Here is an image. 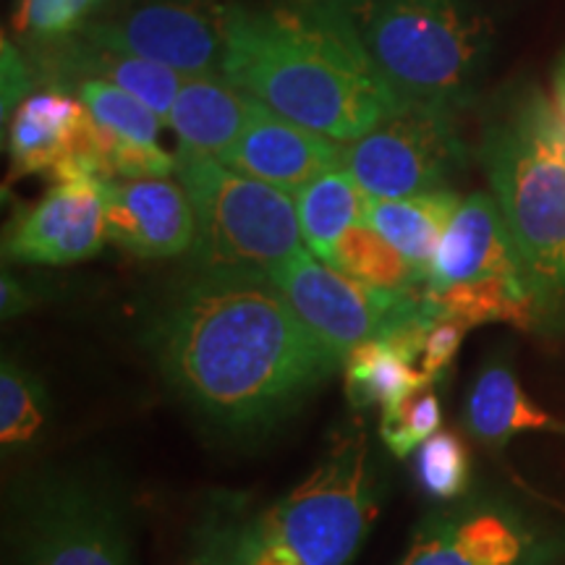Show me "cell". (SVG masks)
<instances>
[{"instance_id":"obj_1","label":"cell","mask_w":565,"mask_h":565,"mask_svg":"<svg viewBox=\"0 0 565 565\" xmlns=\"http://www.w3.org/2000/svg\"><path fill=\"white\" fill-rule=\"evenodd\" d=\"M145 345L183 404L228 433L273 427L343 364L252 267L183 275L147 320Z\"/></svg>"},{"instance_id":"obj_2","label":"cell","mask_w":565,"mask_h":565,"mask_svg":"<svg viewBox=\"0 0 565 565\" xmlns=\"http://www.w3.org/2000/svg\"><path fill=\"white\" fill-rule=\"evenodd\" d=\"M225 13L223 76L280 116L338 141L374 129L404 100L366 55L338 3Z\"/></svg>"},{"instance_id":"obj_3","label":"cell","mask_w":565,"mask_h":565,"mask_svg":"<svg viewBox=\"0 0 565 565\" xmlns=\"http://www.w3.org/2000/svg\"><path fill=\"white\" fill-rule=\"evenodd\" d=\"M484 166L542 315L565 307V124L532 92L490 126Z\"/></svg>"},{"instance_id":"obj_4","label":"cell","mask_w":565,"mask_h":565,"mask_svg":"<svg viewBox=\"0 0 565 565\" xmlns=\"http://www.w3.org/2000/svg\"><path fill=\"white\" fill-rule=\"evenodd\" d=\"M353 30L404 103L454 110L469 100L487 53V26L458 0H351Z\"/></svg>"},{"instance_id":"obj_5","label":"cell","mask_w":565,"mask_h":565,"mask_svg":"<svg viewBox=\"0 0 565 565\" xmlns=\"http://www.w3.org/2000/svg\"><path fill=\"white\" fill-rule=\"evenodd\" d=\"M11 565H137L124 494L95 471H47L13 494Z\"/></svg>"},{"instance_id":"obj_6","label":"cell","mask_w":565,"mask_h":565,"mask_svg":"<svg viewBox=\"0 0 565 565\" xmlns=\"http://www.w3.org/2000/svg\"><path fill=\"white\" fill-rule=\"evenodd\" d=\"M175 173L194 210L196 267L270 270L301 252L294 194L200 152L175 154Z\"/></svg>"},{"instance_id":"obj_7","label":"cell","mask_w":565,"mask_h":565,"mask_svg":"<svg viewBox=\"0 0 565 565\" xmlns=\"http://www.w3.org/2000/svg\"><path fill=\"white\" fill-rule=\"evenodd\" d=\"M383 484L364 433L343 435L317 469L263 511L303 565H353L380 513Z\"/></svg>"},{"instance_id":"obj_8","label":"cell","mask_w":565,"mask_h":565,"mask_svg":"<svg viewBox=\"0 0 565 565\" xmlns=\"http://www.w3.org/2000/svg\"><path fill=\"white\" fill-rule=\"evenodd\" d=\"M307 330L338 359L353 345L370 341L414 320H433L424 307V288L380 291L349 278L309 249L267 270Z\"/></svg>"},{"instance_id":"obj_9","label":"cell","mask_w":565,"mask_h":565,"mask_svg":"<svg viewBox=\"0 0 565 565\" xmlns=\"http://www.w3.org/2000/svg\"><path fill=\"white\" fill-rule=\"evenodd\" d=\"M461 166L454 110L440 105L404 103L364 137L343 145V168L377 200L440 192Z\"/></svg>"},{"instance_id":"obj_10","label":"cell","mask_w":565,"mask_h":565,"mask_svg":"<svg viewBox=\"0 0 565 565\" xmlns=\"http://www.w3.org/2000/svg\"><path fill=\"white\" fill-rule=\"evenodd\" d=\"M565 529L547 526L513 503L479 498L435 511L416 526L398 565H561Z\"/></svg>"},{"instance_id":"obj_11","label":"cell","mask_w":565,"mask_h":565,"mask_svg":"<svg viewBox=\"0 0 565 565\" xmlns=\"http://www.w3.org/2000/svg\"><path fill=\"white\" fill-rule=\"evenodd\" d=\"M225 13L221 0H145L89 26V45L137 55L183 76L223 74Z\"/></svg>"},{"instance_id":"obj_12","label":"cell","mask_w":565,"mask_h":565,"mask_svg":"<svg viewBox=\"0 0 565 565\" xmlns=\"http://www.w3.org/2000/svg\"><path fill=\"white\" fill-rule=\"evenodd\" d=\"M108 242L103 179H58L47 194L13 215L3 236V257L21 265L63 267L92 259Z\"/></svg>"},{"instance_id":"obj_13","label":"cell","mask_w":565,"mask_h":565,"mask_svg":"<svg viewBox=\"0 0 565 565\" xmlns=\"http://www.w3.org/2000/svg\"><path fill=\"white\" fill-rule=\"evenodd\" d=\"M9 150L17 175L103 179L95 152V118L82 100L63 92H38L13 108Z\"/></svg>"},{"instance_id":"obj_14","label":"cell","mask_w":565,"mask_h":565,"mask_svg":"<svg viewBox=\"0 0 565 565\" xmlns=\"http://www.w3.org/2000/svg\"><path fill=\"white\" fill-rule=\"evenodd\" d=\"M343 145L345 141L307 129L252 97L244 129L223 162L296 194L324 171L343 168Z\"/></svg>"},{"instance_id":"obj_15","label":"cell","mask_w":565,"mask_h":565,"mask_svg":"<svg viewBox=\"0 0 565 565\" xmlns=\"http://www.w3.org/2000/svg\"><path fill=\"white\" fill-rule=\"evenodd\" d=\"M108 242L141 259H166L194 246V210L171 179H105Z\"/></svg>"},{"instance_id":"obj_16","label":"cell","mask_w":565,"mask_h":565,"mask_svg":"<svg viewBox=\"0 0 565 565\" xmlns=\"http://www.w3.org/2000/svg\"><path fill=\"white\" fill-rule=\"evenodd\" d=\"M482 278L529 282L524 259L503 212L492 196L479 192L466 196L456 207L424 286L443 288L450 282Z\"/></svg>"},{"instance_id":"obj_17","label":"cell","mask_w":565,"mask_h":565,"mask_svg":"<svg viewBox=\"0 0 565 565\" xmlns=\"http://www.w3.org/2000/svg\"><path fill=\"white\" fill-rule=\"evenodd\" d=\"M249 100V92L238 89L223 74L186 76L166 126L179 137V150L223 160L244 129Z\"/></svg>"},{"instance_id":"obj_18","label":"cell","mask_w":565,"mask_h":565,"mask_svg":"<svg viewBox=\"0 0 565 565\" xmlns=\"http://www.w3.org/2000/svg\"><path fill=\"white\" fill-rule=\"evenodd\" d=\"M466 429L487 448H503L521 433L565 435V422L555 419L529 401L505 359H490L479 370L463 412Z\"/></svg>"},{"instance_id":"obj_19","label":"cell","mask_w":565,"mask_h":565,"mask_svg":"<svg viewBox=\"0 0 565 565\" xmlns=\"http://www.w3.org/2000/svg\"><path fill=\"white\" fill-rule=\"evenodd\" d=\"M458 204L461 200L450 189L398 196V200L370 196L366 223L377 233H383L387 242L414 265L422 282H427L445 228H448Z\"/></svg>"},{"instance_id":"obj_20","label":"cell","mask_w":565,"mask_h":565,"mask_svg":"<svg viewBox=\"0 0 565 565\" xmlns=\"http://www.w3.org/2000/svg\"><path fill=\"white\" fill-rule=\"evenodd\" d=\"M424 307L433 320L463 322L466 328H477L487 322H508L521 330H536L545 322L540 301L529 282L505 278L461 280L450 286H424Z\"/></svg>"},{"instance_id":"obj_21","label":"cell","mask_w":565,"mask_h":565,"mask_svg":"<svg viewBox=\"0 0 565 565\" xmlns=\"http://www.w3.org/2000/svg\"><path fill=\"white\" fill-rule=\"evenodd\" d=\"M345 366V395L356 408L377 406L380 414L395 412L427 391L435 383L422 366L408 359L391 343L387 335L370 338L353 345L343 359Z\"/></svg>"},{"instance_id":"obj_22","label":"cell","mask_w":565,"mask_h":565,"mask_svg":"<svg viewBox=\"0 0 565 565\" xmlns=\"http://www.w3.org/2000/svg\"><path fill=\"white\" fill-rule=\"evenodd\" d=\"M294 200L307 249L320 259L330 257L345 231L366 223V207H370V194L345 168L317 175L294 194Z\"/></svg>"},{"instance_id":"obj_23","label":"cell","mask_w":565,"mask_h":565,"mask_svg":"<svg viewBox=\"0 0 565 565\" xmlns=\"http://www.w3.org/2000/svg\"><path fill=\"white\" fill-rule=\"evenodd\" d=\"M71 63H74L76 71L95 74L89 76V79L113 82L121 89L131 92L137 100H141L147 108L158 113L166 124L168 116H171L175 95H179L181 84L186 79L179 71L162 66V63L137 58V55L105 51V47L89 45V42L79 55L71 58Z\"/></svg>"},{"instance_id":"obj_24","label":"cell","mask_w":565,"mask_h":565,"mask_svg":"<svg viewBox=\"0 0 565 565\" xmlns=\"http://www.w3.org/2000/svg\"><path fill=\"white\" fill-rule=\"evenodd\" d=\"M324 263L380 291H406L422 282L414 265L370 223H359L345 231Z\"/></svg>"},{"instance_id":"obj_25","label":"cell","mask_w":565,"mask_h":565,"mask_svg":"<svg viewBox=\"0 0 565 565\" xmlns=\"http://www.w3.org/2000/svg\"><path fill=\"white\" fill-rule=\"evenodd\" d=\"M51 401L38 374L13 359L0 366V443L6 450L32 445L47 427Z\"/></svg>"},{"instance_id":"obj_26","label":"cell","mask_w":565,"mask_h":565,"mask_svg":"<svg viewBox=\"0 0 565 565\" xmlns=\"http://www.w3.org/2000/svg\"><path fill=\"white\" fill-rule=\"evenodd\" d=\"M242 494H215L189 534L186 550L175 565H244L242 526L246 519Z\"/></svg>"},{"instance_id":"obj_27","label":"cell","mask_w":565,"mask_h":565,"mask_svg":"<svg viewBox=\"0 0 565 565\" xmlns=\"http://www.w3.org/2000/svg\"><path fill=\"white\" fill-rule=\"evenodd\" d=\"M79 100L89 110V116L105 129L137 141L160 145V126L166 121L118 84L105 79H84L79 84Z\"/></svg>"},{"instance_id":"obj_28","label":"cell","mask_w":565,"mask_h":565,"mask_svg":"<svg viewBox=\"0 0 565 565\" xmlns=\"http://www.w3.org/2000/svg\"><path fill=\"white\" fill-rule=\"evenodd\" d=\"M414 475L429 498L443 503L463 498L471 482L469 448L456 433H435L416 450Z\"/></svg>"},{"instance_id":"obj_29","label":"cell","mask_w":565,"mask_h":565,"mask_svg":"<svg viewBox=\"0 0 565 565\" xmlns=\"http://www.w3.org/2000/svg\"><path fill=\"white\" fill-rule=\"evenodd\" d=\"M443 408L437 395L429 391L416 393L395 412L380 414V440L395 458H406L412 450L440 433Z\"/></svg>"},{"instance_id":"obj_30","label":"cell","mask_w":565,"mask_h":565,"mask_svg":"<svg viewBox=\"0 0 565 565\" xmlns=\"http://www.w3.org/2000/svg\"><path fill=\"white\" fill-rule=\"evenodd\" d=\"M82 13L79 0H21L13 26L24 34L53 38L74 30Z\"/></svg>"},{"instance_id":"obj_31","label":"cell","mask_w":565,"mask_h":565,"mask_svg":"<svg viewBox=\"0 0 565 565\" xmlns=\"http://www.w3.org/2000/svg\"><path fill=\"white\" fill-rule=\"evenodd\" d=\"M244 565H303L296 550L267 526L263 513H246L242 526Z\"/></svg>"},{"instance_id":"obj_32","label":"cell","mask_w":565,"mask_h":565,"mask_svg":"<svg viewBox=\"0 0 565 565\" xmlns=\"http://www.w3.org/2000/svg\"><path fill=\"white\" fill-rule=\"evenodd\" d=\"M466 324L458 320H448V317H440L429 324L427 341H424V351L419 359V366L429 377L443 380L445 372L450 370V364L456 362L458 349H461L463 335H466Z\"/></svg>"},{"instance_id":"obj_33","label":"cell","mask_w":565,"mask_h":565,"mask_svg":"<svg viewBox=\"0 0 565 565\" xmlns=\"http://www.w3.org/2000/svg\"><path fill=\"white\" fill-rule=\"evenodd\" d=\"M32 301H34L32 288L26 286L24 280L3 273V280H0V307H3V320H11V317L26 312V309L32 307Z\"/></svg>"},{"instance_id":"obj_34","label":"cell","mask_w":565,"mask_h":565,"mask_svg":"<svg viewBox=\"0 0 565 565\" xmlns=\"http://www.w3.org/2000/svg\"><path fill=\"white\" fill-rule=\"evenodd\" d=\"M553 103H555L557 116H561L563 124H565V61L561 63V68H557V74H555V97H553Z\"/></svg>"},{"instance_id":"obj_35","label":"cell","mask_w":565,"mask_h":565,"mask_svg":"<svg viewBox=\"0 0 565 565\" xmlns=\"http://www.w3.org/2000/svg\"><path fill=\"white\" fill-rule=\"evenodd\" d=\"M89 3H92V0H79V6H82V11H87V9H89Z\"/></svg>"}]
</instances>
